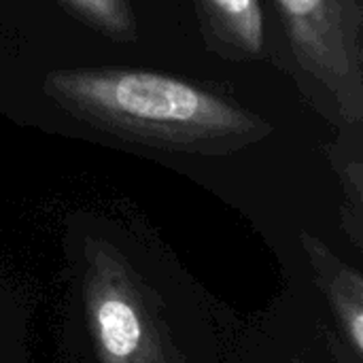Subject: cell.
Masks as SVG:
<instances>
[{
    "mask_svg": "<svg viewBox=\"0 0 363 363\" xmlns=\"http://www.w3.org/2000/svg\"><path fill=\"white\" fill-rule=\"evenodd\" d=\"M362 315L357 313L355 317H353V338H355V345H357V349H362L363 347V340H362Z\"/></svg>",
    "mask_w": 363,
    "mask_h": 363,
    "instance_id": "obj_6",
    "label": "cell"
},
{
    "mask_svg": "<svg viewBox=\"0 0 363 363\" xmlns=\"http://www.w3.org/2000/svg\"><path fill=\"white\" fill-rule=\"evenodd\" d=\"M43 94L77 121L168 151L223 155L266 140L272 125L196 83L136 68H55Z\"/></svg>",
    "mask_w": 363,
    "mask_h": 363,
    "instance_id": "obj_1",
    "label": "cell"
},
{
    "mask_svg": "<svg viewBox=\"0 0 363 363\" xmlns=\"http://www.w3.org/2000/svg\"><path fill=\"white\" fill-rule=\"evenodd\" d=\"M208 47L228 60L264 53L266 28L262 0H194Z\"/></svg>",
    "mask_w": 363,
    "mask_h": 363,
    "instance_id": "obj_3",
    "label": "cell"
},
{
    "mask_svg": "<svg viewBox=\"0 0 363 363\" xmlns=\"http://www.w3.org/2000/svg\"><path fill=\"white\" fill-rule=\"evenodd\" d=\"M100 338L104 349L115 357L130 355L140 340V323L134 311L121 300H106L98 308Z\"/></svg>",
    "mask_w": 363,
    "mask_h": 363,
    "instance_id": "obj_5",
    "label": "cell"
},
{
    "mask_svg": "<svg viewBox=\"0 0 363 363\" xmlns=\"http://www.w3.org/2000/svg\"><path fill=\"white\" fill-rule=\"evenodd\" d=\"M70 15L100 36L115 43H134L138 23L130 0H57Z\"/></svg>",
    "mask_w": 363,
    "mask_h": 363,
    "instance_id": "obj_4",
    "label": "cell"
},
{
    "mask_svg": "<svg viewBox=\"0 0 363 363\" xmlns=\"http://www.w3.org/2000/svg\"><path fill=\"white\" fill-rule=\"evenodd\" d=\"M300 68L347 123L363 119L362 0H274Z\"/></svg>",
    "mask_w": 363,
    "mask_h": 363,
    "instance_id": "obj_2",
    "label": "cell"
}]
</instances>
